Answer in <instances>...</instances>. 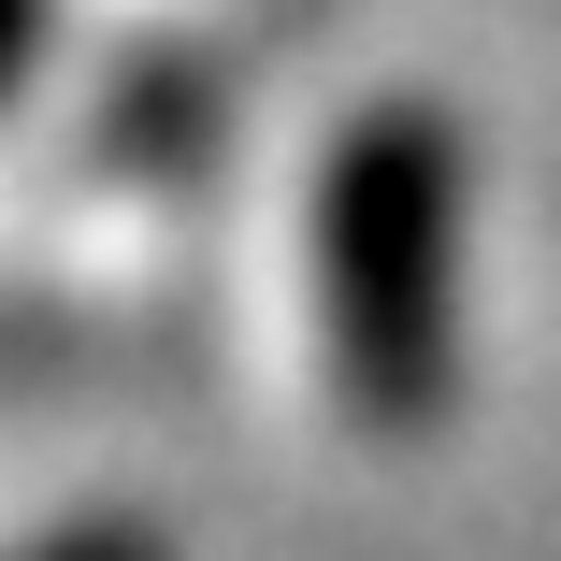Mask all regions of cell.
<instances>
[{"label": "cell", "mask_w": 561, "mask_h": 561, "mask_svg": "<svg viewBox=\"0 0 561 561\" xmlns=\"http://www.w3.org/2000/svg\"><path fill=\"white\" fill-rule=\"evenodd\" d=\"M432 346H446V159L432 130H360L331 173V360L375 417L432 403Z\"/></svg>", "instance_id": "1"}, {"label": "cell", "mask_w": 561, "mask_h": 561, "mask_svg": "<svg viewBox=\"0 0 561 561\" xmlns=\"http://www.w3.org/2000/svg\"><path fill=\"white\" fill-rule=\"evenodd\" d=\"M30 561H159L145 533H116V518H101V533H58V547H30Z\"/></svg>", "instance_id": "2"}, {"label": "cell", "mask_w": 561, "mask_h": 561, "mask_svg": "<svg viewBox=\"0 0 561 561\" xmlns=\"http://www.w3.org/2000/svg\"><path fill=\"white\" fill-rule=\"evenodd\" d=\"M30 58V0H0V72H15Z\"/></svg>", "instance_id": "3"}]
</instances>
